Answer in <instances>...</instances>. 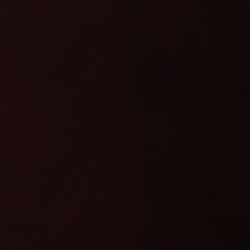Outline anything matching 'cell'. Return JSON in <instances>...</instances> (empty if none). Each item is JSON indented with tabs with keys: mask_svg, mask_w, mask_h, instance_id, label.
Listing matches in <instances>:
<instances>
[]
</instances>
